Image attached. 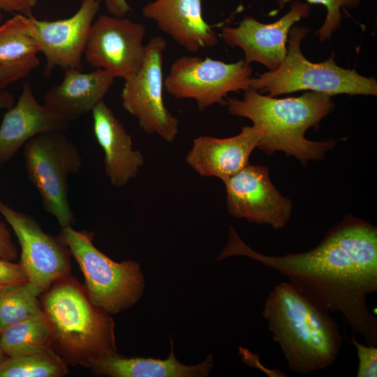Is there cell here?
<instances>
[{
  "label": "cell",
  "instance_id": "1",
  "mask_svg": "<svg viewBox=\"0 0 377 377\" xmlns=\"http://www.w3.org/2000/svg\"><path fill=\"white\" fill-rule=\"evenodd\" d=\"M241 256L275 269L316 306L341 314L368 346H377V318L367 296L377 290V228L354 216L334 226L313 249L267 256L246 244L230 226L217 260Z\"/></svg>",
  "mask_w": 377,
  "mask_h": 377
},
{
  "label": "cell",
  "instance_id": "2",
  "mask_svg": "<svg viewBox=\"0 0 377 377\" xmlns=\"http://www.w3.org/2000/svg\"><path fill=\"white\" fill-rule=\"evenodd\" d=\"M226 105L232 115L252 121L261 135L258 148L267 154L283 151L306 165L322 160L334 145L333 140L311 141L304 135L333 110L330 95L309 91L276 98L249 88L241 99L227 98Z\"/></svg>",
  "mask_w": 377,
  "mask_h": 377
},
{
  "label": "cell",
  "instance_id": "3",
  "mask_svg": "<svg viewBox=\"0 0 377 377\" xmlns=\"http://www.w3.org/2000/svg\"><path fill=\"white\" fill-rule=\"evenodd\" d=\"M330 313L288 282L278 283L269 293L262 316L290 370L308 374L325 369L335 361L343 337Z\"/></svg>",
  "mask_w": 377,
  "mask_h": 377
},
{
  "label": "cell",
  "instance_id": "4",
  "mask_svg": "<svg viewBox=\"0 0 377 377\" xmlns=\"http://www.w3.org/2000/svg\"><path fill=\"white\" fill-rule=\"evenodd\" d=\"M40 300L51 327V348L68 365L89 368L117 352L113 319L92 303L77 279L54 281Z\"/></svg>",
  "mask_w": 377,
  "mask_h": 377
},
{
  "label": "cell",
  "instance_id": "5",
  "mask_svg": "<svg viewBox=\"0 0 377 377\" xmlns=\"http://www.w3.org/2000/svg\"><path fill=\"white\" fill-rule=\"evenodd\" d=\"M309 29L295 26L290 30L286 56L280 67L274 71L251 77L249 88L269 96L299 91L327 94H377V82L374 77L360 75L355 69L337 65L334 53L325 61L312 63L301 51V43Z\"/></svg>",
  "mask_w": 377,
  "mask_h": 377
},
{
  "label": "cell",
  "instance_id": "6",
  "mask_svg": "<svg viewBox=\"0 0 377 377\" xmlns=\"http://www.w3.org/2000/svg\"><path fill=\"white\" fill-rule=\"evenodd\" d=\"M59 236L79 265L93 304L114 315L142 297L145 277L137 262L112 260L94 246L93 232L76 230L72 226L62 228Z\"/></svg>",
  "mask_w": 377,
  "mask_h": 377
},
{
  "label": "cell",
  "instance_id": "7",
  "mask_svg": "<svg viewBox=\"0 0 377 377\" xmlns=\"http://www.w3.org/2000/svg\"><path fill=\"white\" fill-rule=\"evenodd\" d=\"M23 157L28 178L38 191L45 212L61 228L74 224L67 179L82 167V155L76 145L64 131L45 132L23 146Z\"/></svg>",
  "mask_w": 377,
  "mask_h": 377
},
{
  "label": "cell",
  "instance_id": "8",
  "mask_svg": "<svg viewBox=\"0 0 377 377\" xmlns=\"http://www.w3.org/2000/svg\"><path fill=\"white\" fill-rule=\"evenodd\" d=\"M253 69L244 59L225 63L211 58L182 56L172 64L164 80L166 91L177 99H193L203 110L226 105L230 92L249 89Z\"/></svg>",
  "mask_w": 377,
  "mask_h": 377
},
{
  "label": "cell",
  "instance_id": "9",
  "mask_svg": "<svg viewBox=\"0 0 377 377\" xmlns=\"http://www.w3.org/2000/svg\"><path fill=\"white\" fill-rule=\"evenodd\" d=\"M166 47L163 37L149 40L143 63L137 73L124 80L121 97L124 108L138 119L145 132L172 142L179 133V121L163 101V61Z\"/></svg>",
  "mask_w": 377,
  "mask_h": 377
},
{
  "label": "cell",
  "instance_id": "10",
  "mask_svg": "<svg viewBox=\"0 0 377 377\" xmlns=\"http://www.w3.org/2000/svg\"><path fill=\"white\" fill-rule=\"evenodd\" d=\"M0 214L20 244V263L28 281L42 294L54 281L71 275V253L59 236L44 232L32 216L13 209L1 199Z\"/></svg>",
  "mask_w": 377,
  "mask_h": 377
},
{
  "label": "cell",
  "instance_id": "11",
  "mask_svg": "<svg viewBox=\"0 0 377 377\" xmlns=\"http://www.w3.org/2000/svg\"><path fill=\"white\" fill-rule=\"evenodd\" d=\"M145 32L143 24L126 17L100 15L90 29L85 59L92 67L125 80L137 73L143 63Z\"/></svg>",
  "mask_w": 377,
  "mask_h": 377
},
{
  "label": "cell",
  "instance_id": "12",
  "mask_svg": "<svg viewBox=\"0 0 377 377\" xmlns=\"http://www.w3.org/2000/svg\"><path fill=\"white\" fill-rule=\"evenodd\" d=\"M223 183L227 207L233 217L268 225L276 230L283 228L288 222L291 200L274 186L267 167L249 164Z\"/></svg>",
  "mask_w": 377,
  "mask_h": 377
},
{
  "label": "cell",
  "instance_id": "13",
  "mask_svg": "<svg viewBox=\"0 0 377 377\" xmlns=\"http://www.w3.org/2000/svg\"><path fill=\"white\" fill-rule=\"evenodd\" d=\"M101 0H82L71 17L54 20L28 17L29 32L46 59L44 75L49 76L55 67L82 70V55Z\"/></svg>",
  "mask_w": 377,
  "mask_h": 377
},
{
  "label": "cell",
  "instance_id": "14",
  "mask_svg": "<svg viewBox=\"0 0 377 377\" xmlns=\"http://www.w3.org/2000/svg\"><path fill=\"white\" fill-rule=\"evenodd\" d=\"M310 12L309 3L293 1L289 11L273 23H261L246 16L237 27L223 28L221 36L229 47L242 49L248 63L257 62L274 71L280 67L286 56L290 30Z\"/></svg>",
  "mask_w": 377,
  "mask_h": 377
},
{
  "label": "cell",
  "instance_id": "15",
  "mask_svg": "<svg viewBox=\"0 0 377 377\" xmlns=\"http://www.w3.org/2000/svg\"><path fill=\"white\" fill-rule=\"evenodd\" d=\"M6 110L0 125V167L32 138L49 131H65L69 124L36 99L29 82H23L17 103Z\"/></svg>",
  "mask_w": 377,
  "mask_h": 377
},
{
  "label": "cell",
  "instance_id": "16",
  "mask_svg": "<svg viewBox=\"0 0 377 377\" xmlns=\"http://www.w3.org/2000/svg\"><path fill=\"white\" fill-rule=\"evenodd\" d=\"M260 136L254 126H243L239 134L226 138L200 136L193 140L186 162L200 175L224 182L249 164Z\"/></svg>",
  "mask_w": 377,
  "mask_h": 377
},
{
  "label": "cell",
  "instance_id": "17",
  "mask_svg": "<svg viewBox=\"0 0 377 377\" xmlns=\"http://www.w3.org/2000/svg\"><path fill=\"white\" fill-rule=\"evenodd\" d=\"M142 13L190 52L218 43L216 34L202 16V0H154L147 3Z\"/></svg>",
  "mask_w": 377,
  "mask_h": 377
},
{
  "label": "cell",
  "instance_id": "18",
  "mask_svg": "<svg viewBox=\"0 0 377 377\" xmlns=\"http://www.w3.org/2000/svg\"><path fill=\"white\" fill-rule=\"evenodd\" d=\"M91 114L94 135L104 154L105 172L114 186L122 187L137 176L144 156L133 149L131 136L104 101Z\"/></svg>",
  "mask_w": 377,
  "mask_h": 377
},
{
  "label": "cell",
  "instance_id": "19",
  "mask_svg": "<svg viewBox=\"0 0 377 377\" xmlns=\"http://www.w3.org/2000/svg\"><path fill=\"white\" fill-rule=\"evenodd\" d=\"M61 82L52 86L43 96V104L68 121L91 112L110 90L114 77L97 68L84 73L75 68L64 69Z\"/></svg>",
  "mask_w": 377,
  "mask_h": 377
},
{
  "label": "cell",
  "instance_id": "20",
  "mask_svg": "<svg viewBox=\"0 0 377 377\" xmlns=\"http://www.w3.org/2000/svg\"><path fill=\"white\" fill-rule=\"evenodd\" d=\"M170 352L165 360L151 357H128L117 353L96 360L89 369L94 374L109 377H205L213 367L214 359L209 355L195 365L179 362L174 353L170 338Z\"/></svg>",
  "mask_w": 377,
  "mask_h": 377
},
{
  "label": "cell",
  "instance_id": "21",
  "mask_svg": "<svg viewBox=\"0 0 377 377\" xmlns=\"http://www.w3.org/2000/svg\"><path fill=\"white\" fill-rule=\"evenodd\" d=\"M0 339L6 357L43 351L51 348L50 325L43 311L6 327Z\"/></svg>",
  "mask_w": 377,
  "mask_h": 377
},
{
  "label": "cell",
  "instance_id": "22",
  "mask_svg": "<svg viewBox=\"0 0 377 377\" xmlns=\"http://www.w3.org/2000/svg\"><path fill=\"white\" fill-rule=\"evenodd\" d=\"M68 364L52 348L6 357L0 362V377H62Z\"/></svg>",
  "mask_w": 377,
  "mask_h": 377
},
{
  "label": "cell",
  "instance_id": "23",
  "mask_svg": "<svg viewBox=\"0 0 377 377\" xmlns=\"http://www.w3.org/2000/svg\"><path fill=\"white\" fill-rule=\"evenodd\" d=\"M28 17L15 14L0 26V66L22 62L40 52L29 32Z\"/></svg>",
  "mask_w": 377,
  "mask_h": 377
},
{
  "label": "cell",
  "instance_id": "24",
  "mask_svg": "<svg viewBox=\"0 0 377 377\" xmlns=\"http://www.w3.org/2000/svg\"><path fill=\"white\" fill-rule=\"evenodd\" d=\"M41 294L29 281L0 291V333L8 326L43 311Z\"/></svg>",
  "mask_w": 377,
  "mask_h": 377
},
{
  "label": "cell",
  "instance_id": "25",
  "mask_svg": "<svg viewBox=\"0 0 377 377\" xmlns=\"http://www.w3.org/2000/svg\"><path fill=\"white\" fill-rule=\"evenodd\" d=\"M290 0H276L280 8ZM309 4H321L327 9L325 20L322 27L316 31L319 40L322 42L330 39L332 34L341 24L343 8H356L361 0H305Z\"/></svg>",
  "mask_w": 377,
  "mask_h": 377
},
{
  "label": "cell",
  "instance_id": "26",
  "mask_svg": "<svg viewBox=\"0 0 377 377\" xmlns=\"http://www.w3.org/2000/svg\"><path fill=\"white\" fill-rule=\"evenodd\" d=\"M346 339L356 348L358 358L357 377L377 376V348L374 346H365L359 343L353 335L351 339Z\"/></svg>",
  "mask_w": 377,
  "mask_h": 377
},
{
  "label": "cell",
  "instance_id": "27",
  "mask_svg": "<svg viewBox=\"0 0 377 377\" xmlns=\"http://www.w3.org/2000/svg\"><path fill=\"white\" fill-rule=\"evenodd\" d=\"M40 64L36 55L22 62L0 66V91L8 85L26 77Z\"/></svg>",
  "mask_w": 377,
  "mask_h": 377
},
{
  "label": "cell",
  "instance_id": "28",
  "mask_svg": "<svg viewBox=\"0 0 377 377\" xmlns=\"http://www.w3.org/2000/svg\"><path fill=\"white\" fill-rule=\"evenodd\" d=\"M26 281L28 279L20 263L0 258V291Z\"/></svg>",
  "mask_w": 377,
  "mask_h": 377
},
{
  "label": "cell",
  "instance_id": "29",
  "mask_svg": "<svg viewBox=\"0 0 377 377\" xmlns=\"http://www.w3.org/2000/svg\"><path fill=\"white\" fill-rule=\"evenodd\" d=\"M37 3L38 0H0V11L32 17Z\"/></svg>",
  "mask_w": 377,
  "mask_h": 377
},
{
  "label": "cell",
  "instance_id": "30",
  "mask_svg": "<svg viewBox=\"0 0 377 377\" xmlns=\"http://www.w3.org/2000/svg\"><path fill=\"white\" fill-rule=\"evenodd\" d=\"M17 258V251L13 242L6 224L0 221V258L13 261Z\"/></svg>",
  "mask_w": 377,
  "mask_h": 377
},
{
  "label": "cell",
  "instance_id": "31",
  "mask_svg": "<svg viewBox=\"0 0 377 377\" xmlns=\"http://www.w3.org/2000/svg\"><path fill=\"white\" fill-rule=\"evenodd\" d=\"M105 3L108 13L114 17H125L131 10L126 0H105Z\"/></svg>",
  "mask_w": 377,
  "mask_h": 377
},
{
  "label": "cell",
  "instance_id": "32",
  "mask_svg": "<svg viewBox=\"0 0 377 377\" xmlns=\"http://www.w3.org/2000/svg\"><path fill=\"white\" fill-rule=\"evenodd\" d=\"M15 104V98L11 93L2 90L0 91V111L8 110Z\"/></svg>",
  "mask_w": 377,
  "mask_h": 377
},
{
  "label": "cell",
  "instance_id": "33",
  "mask_svg": "<svg viewBox=\"0 0 377 377\" xmlns=\"http://www.w3.org/2000/svg\"><path fill=\"white\" fill-rule=\"evenodd\" d=\"M0 335H1V333H0ZM6 355H4L3 350H2V348H1V339H0V362L1 361H3L5 358H6Z\"/></svg>",
  "mask_w": 377,
  "mask_h": 377
},
{
  "label": "cell",
  "instance_id": "34",
  "mask_svg": "<svg viewBox=\"0 0 377 377\" xmlns=\"http://www.w3.org/2000/svg\"><path fill=\"white\" fill-rule=\"evenodd\" d=\"M2 20V15H1V12L0 11V22H1Z\"/></svg>",
  "mask_w": 377,
  "mask_h": 377
}]
</instances>
